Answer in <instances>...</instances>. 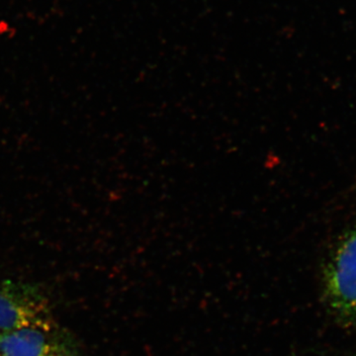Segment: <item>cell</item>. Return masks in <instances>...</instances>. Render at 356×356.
Returning a JSON list of instances; mask_svg holds the SVG:
<instances>
[{
    "label": "cell",
    "instance_id": "cell-3",
    "mask_svg": "<svg viewBox=\"0 0 356 356\" xmlns=\"http://www.w3.org/2000/svg\"><path fill=\"white\" fill-rule=\"evenodd\" d=\"M0 356H81L72 336L57 325L0 334Z\"/></svg>",
    "mask_w": 356,
    "mask_h": 356
},
{
    "label": "cell",
    "instance_id": "cell-1",
    "mask_svg": "<svg viewBox=\"0 0 356 356\" xmlns=\"http://www.w3.org/2000/svg\"><path fill=\"white\" fill-rule=\"evenodd\" d=\"M323 299L330 315L343 329L356 327V222L334 243L322 276Z\"/></svg>",
    "mask_w": 356,
    "mask_h": 356
},
{
    "label": "cell",
    "instance_id": "cell-2",
    "mask_svg": "<svg viewBox=\"0 0 356 356\" xmlns=\"http://www.w3.org/2000/svg\"><path fill=\"white\" fill-rule=\"evenodd\" d=\"M57 325L50 302L38 287L0 280V334L24 327L50 329Z\"/></svg>",
    "mask_w": 356,
    "mask_h": 356
}]
</instances>
